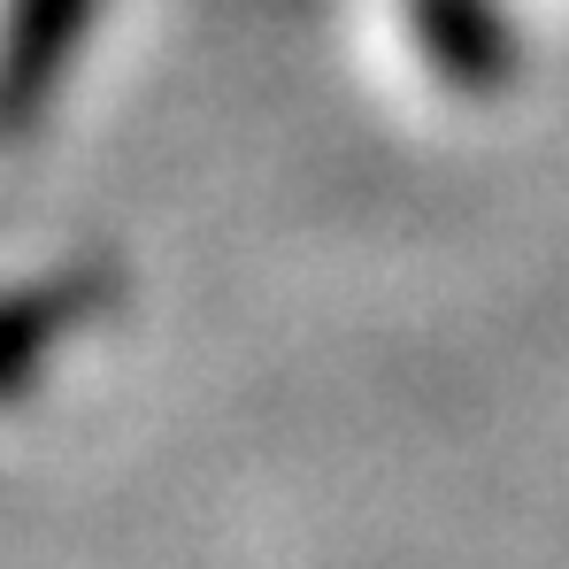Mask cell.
Here are the masks:
<instances>
[{
    "label": "cell",
    "instance_id": "6da1fadb",
    "mask_svg": "<svg viewBox=\"0 0 569 569\" xmlns=\"http://www.w3.org/2000/svg\"><path fill=\"white\" fill-rule=\"evenodd\" d=\"M93 16L100 0H8L0 8V154L47 123Z\"/></svg>",
    "mask_w": 569,
    "mask_h": 569
},
{
    "label": "cell",
    "instance_id": "7a4b0ae2",
    "mask_svg": "<svg viewBox=\"0 0 569 569\" xmlns=\"http://www.w3.org/2000/svg\"><path fill=\"white\" fill-rule=\"evenodd\" d=\"M116 292H123L116 262H70L54 278L0 292V400L31 392L39 370H47V355L62 339H78L86 323H100L116 308Z\"/></svg>",
    "mask_w": 569,
    "mask_h": 569
},
{
    "label": "cell",
    "instance_id": "3957f363",
    "mask_svg": "<svg viewBox=\"0 0 569 569\" xmlns=\"http://www.w3.org/2000/svg\"><path fill=\"white\" fill-rule=\"evenodd\" d=\"M416 47L423 62L455 86V93H500L516 78V23L500 0H408Z\"/></svg>",
    "mask_w": 569,
    "mask_h": 569
}]
</instances>
